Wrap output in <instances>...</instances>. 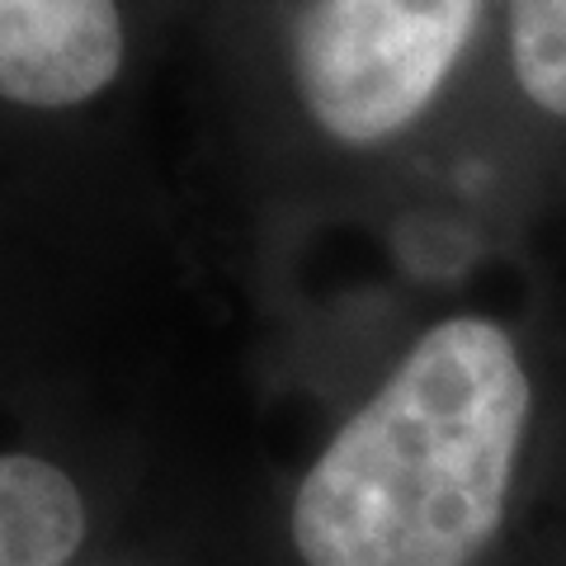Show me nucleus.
Segmentation results:
<instances>
[{
	"label": "nucleus",
	"mask_w": 566,
	"mask_h": 566,
	"mask_svg": "<svg viewBox=\"0 0 566 566\" xmlns=\"http://www.w3.org/2000/svg\"><path fill=\"white\" fill-rule=\"evenodd\" d=\"M85 538V501L43 458H0V566H66Z\"/></svg>",
	"instance_id": "obj_4"
},
{
	"label": "nucleus",
	"mask_w": 566,
	"mask_h": 566,
	"mask_svg": "<svg viewBox=\"0 0 566 566\" xmlns=\"http://www.w3.org/2000/svg\"><path fill=\"white\" fill-rule=\"evenodd\" d=\"M482 0H312L293 76L322 133L374 147L430 109L472 39Z\"/></svg>",
	"instance_id": "obj_2"
},
{
	"label": "nucleus",
	"mask_w": 566,
	"mask_h": 566,
	"mask_svg": "<svg viewBox=\"0 0 566 566\" xmlns=\"http://www.w3.org/2000/svg\"><path fill=\"white\" fill-rule=\"evenodd\" d=\"M528 424V374L486 316L411 345L293 501L307 566H472L505 520Z\"/></svg>",
	"instance_id": "obj_1"
},
{
	"label": "nucleus",
	"mask_w": 566,
	"mask_h": 566,
	"mask_svg": "<svg viewBox=\"0 0 566 566\" xmlns=\"http://www.w3.org/2000/svg\"><path fill=\"white\" fill-rule=\"evenodd\" d=\"M118 0H0V99L66 109L118 76Z\"/></svg>",
	"instance_id": "obj_3"
},
{
	"label": "nucleus",
	"mask_w": 566,
	"mask_h": 566,
	"mask_svg": "<svg viewBox=\"0 0 566 566\" xmlns=\"http://www.w3.org/2000/svg\"><path fill=\"white\" fill-rule=\"evenodd\" d=\"M510 57L520 91L566 118V0H510Z\"/></svg>",
	"instance_id": "obj_5"
}]
</instances>
